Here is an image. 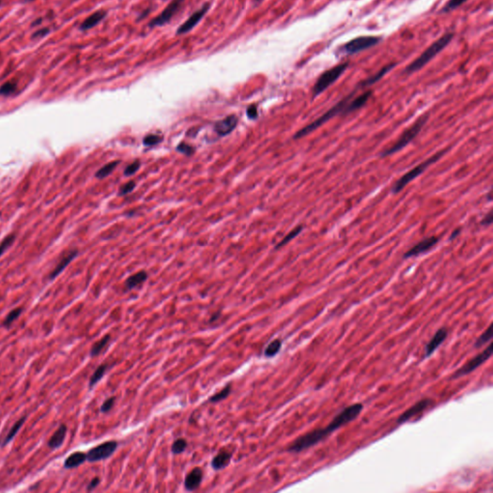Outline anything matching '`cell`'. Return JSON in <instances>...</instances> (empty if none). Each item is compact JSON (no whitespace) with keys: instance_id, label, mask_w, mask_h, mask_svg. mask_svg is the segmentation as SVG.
I'll return each mask as SVG.
<instances>
[{"instance_id":"6da1fadb","label":"cell","mask_w":493,"mask_h":493,"mask_svg":"<svg viewBox=\"0 0 493 493\" xmlns=\"http://www.w3.org/2000/svg\"><path fill=\"white\" fill-rule=\"evenodd\" d=\"M362 410H363V405L360 403H356L351 406H348L347 408L343 409V411L339 412L336 416H334L332 421L326 428L316 429L295 439L288 446L287 451L300 453L313 447L322 440L328 438L329 435H331L336 430L354 421L360 414Z\"/></svg>"},{"instance_id":"7a4b0ae2","label":"cell","mask_w":493,"mask_h":493,"mask_svg":"<svg viewBox=\"0 0 493 493\" xmlns=\"http://www.w3.org/2000/svg\"><path fill=\"white\" fill-rule=\"evenodd\" d=\"M453 38H454L453 33L444 34L442 37L439 38V40L432 43L418 58H416L413 62H411L405 69V72L413 73L420 70L429 62H431V60H433L437 55L439 54L444 48H446L447 45L452 41Z\"/></svg>"},{"instance_id":"3957f363","label":"cell","mask_w":493,"mask_h":493,"mask_svg":"<svg viewBox=\"0 0 493 493\" xmlns=\"http://www.w3.org/2000/svg\"><path fill=\"white\" fill-rule=\"evenodd\" d=\"M355 94H356V91L352 92L349 96L344 97L342 100H340L339 102H337L334 106H332L330 109L328 110L325 114H323L321 117H319L318 119H316L314 122H312V123L307 124L306 126H304L303 128H301V130H299L294 135V139H301V138L304 137V136H307L308 134H310L311 132H313L314 130L318 129L319 127H321L323 124L328 123L329 120H331L335 116H338L340 114H342L343 115V112L345 110V107H346L347 103L354 97Z\"/></svg>"},{"instance_id":"277c9868","label":"cell","mask_w":493,"mask_h":493,"mask_svg":"<svg viewBox=\"0 0 493 493\" xmlns=\"http://www.w3.org/2000/svg\"><path fill=\"white\" fill-rule=\"evenodd\" d=\"M428 118H429L428 114L420 117L415 123L402 133V135L399 137L397 141L390 148H388L383 151V153L381 154V157H385V156H389L391 154H394L398 151L403 150L405 147H407L411 141H413L416 136L420 133V131L422 130V128L424 127L425 124L428 121Z\"/></svg>"},{"instance_id":"5b68a950","label":"cell","mask_w":493,"mask_h":493,"mask_svg":"<svg viewBox=\"0 0 493 493\" xmlns=\"http://www.w3.org/2000/svg\"><path fill=\"white\" fill-rule=\"evenodd\" d=\"M445 152H446V150H442V151L437 152L436 154L429 157L427 160H425L422 163L415 166L413 169H411L410 172L406 173L403 177L399 178L397 181L395 182V184L392 186V192L394 194L401 192L414 178L419 177L429 166L434 164L435 162L439 160L440 157H442L445 154Z\"/></svg>"},{"instance_id":"8992f818","label":"cell","mask_w":493,"mask_h":493,"mask_svg":"<svg viewBox=\"0 0 493 493\" xmlns=\"http://www.w3.org/2000/svg\"><path fill=\"white\" fill-rule=\"evenodd\" d=\"M349 64L344 63L323 72L319 76L318 80L316 81L315 85L313 87V97L320 96L322 93L328 90L332 84L336 82L342 76L343 73L347 70Z\"/></svg>"},{"instance_id":"52a82bcc","label":"cell","mask_w":493,"mask_h":493,"mask_svg":"<svg viewBox=\"0 0 493 493\" xmlns=\"http://www.w3.org/2000/svg\"><path fill=\"white\" fill-rule=\"evenodd\" d=\"M382 41L381 37L377 36H361L357 37L347 43H345L341 47L340 51L346 55L356 54L358 52L364 51L375 46L376 44Z\"/></svg>"},{"instance_id":"ba28073f","label":"cell","mask_w":493,"mask_h":493,"mask_svg":"<svg viewBox=\"0 0 493 493\" xmlns=\"http://www.w3.org/2000/svg\"><path fill=\"white\" fill-rule=\"evenodd\" d=\"M493 344L492 341L490 342V345L477 356H474L472 359H470L468 362H466L465 365H463L461 368L457 370L452 375V379H459L464 376H466L473 372L474 370L477 369L481 366L484 362H486L492 355H493Z\"/></svg>"},{"instance_id":"9c48e42d","label":"cell","mask_w":493,"mask_h":493,"mask_svg":"<svg viewBox=\"0 0 493 493\" xmlns=\"http://www.w3.org/2000/svg\"><path fill=\"white\" fill-rule=\"evenodd\" d=\"M118 448V442L115 440L105 441L99 445H96L87 453V461L90 463H96L110 458Z\"/></svg>"},{"instance_id":"30bf717a","label":"cell","mask_w":493,"mask_h":493,"mask_svg":"<svg viewBox=\"0 0 493 493\" xmlns=\"http://www.w3.org/2000/svg\"><path fill=\"white\" fill-rule=\"evenodd\" d=\"M185 0H172L162 13L154 17L150 22V27H161L168 24L172 18L180 11Z\"/></svg>"},{"instance_id":"8fae6325","label":"cell","mask_w":493,"mask_h":493,"mask_svg":"<svg viewBox=\"0 0 493 493\" xmlns=\"http://www.w3.org/2000/svg\"><path fill=\"white\" fill-rule=\"evenodd\" d=\"M210 7H211V4L209 2L204 4L201 9H199L198 11H196L195 13H193L190 15V17L187 20H185L184 23L181 24L178 28L176 34L177 35H184V34H187V33L191 32L193 28H195V26L205 17V15L209 11Z\"/></svg>"},{"instance_id":"7c38bea8","label":"cell","mask_w":493,"mask_h":493,"mask_svg":"<svg viewBox=\"0 0 493 493\" xmlns=\"http://www.w3.org/2000/svg\"><path fill=\"white\" fill-rule=\"evenodd\" d=\"M433 404V400L430 398H424L412 405L411 408H409L406 411H404L397 419V424L401 425L406 423L407 421L411 420L412 417L416 416L417 414L426 411L429 407H431Z\"/></svg>"},{"instance_id":"4fadbf2b","label":"cell","mask_w":493,"mask_h":493,"mask_svg":"<svg viewBox=\"0 0 493 493\" xmlns=\"http://www.w3.org/2000/svg\"><path fill=\"white\" fill-rule=\"evenodd\" d=\"M438 242H439V237H437V236L427 237V238H425L423 240L419 241L417 244H415L411 248H410L405 253L404 258H406V259L407 258H412V257H416V256H419V255H421L423 253H426L430 249H432V247L436 246Z\"/></svg>"},{"instance_id":"5bb4252c","label":"cell","mask_w":493,"mask_h":493,"mask_svg":"<svg viewBox=\"0 0 493 493\" xmlns=\"http://www.w3.org/2000/svg\"><path fill=\"white\" fill-rule=\"evenodd\" d=\"M447 335H448V331L446 328H440L437 330L435 335L432 337V339L429 342L427 343L425 347L424 354L426 358L430 357L439 349L441 344L445 341Z\"/></svg>"},{"instance_id":"9a60e30c","label":"cell","mask_w":493,"mask_h":493,"mask_svg":"<svg viewBox=\"0 0 493 493\" xmlns=\"http://www.w3.org/2000/svg\"><path fill=\"white\" fill-rule=\"evenodd\" d=\"M238 123V118L235 115H230L214 124V130L220 136H226L232 133Z\"/></svg>"},{"instance_id":"2e32d148","label":"cell","mask_w":493,"mask_h":493,"mask_svg":"<svg viewBox=\"0 0 493 493\" xmlns=\"http://www.w3.org/2000/svg\"><path fill=\"white\" fill-rule=\"evenodd\" d=\"M203 482V470L200 467H195L186 475L184 487L187 491L193 492L197 490Z\"/></svg>"},{"instance_id":"e0dca14e","label":"cell","mask_w":493,"mask_h":493,"mask_svg":"<svg viewBox=\"0 0 493 493\" xmlns=\"http://www.w3.org/2000/svg\"><path fill=\"white\" fill-rule=\"evenodd\" d=\"M372 96V91H367L363 93L360 96H356V98H352L346 105L345 110L343 112V115H348L350 113H353L356 110L362 108L367 101L369 100L370 97Z\"/></svg>"},{"instance_id":"ac0fdd59","label":"cell","mask_w":493,"mask_h":493,"mask_svg":"<svg viewBox=\"0 0 493 493\" xmlns=\"http://www.w3.org/2000/svg\"><path fill=\"white\" fill-rule=\"evenodd\" d=\"M233 455L227 449H222L218 454L212 459L211 466L214 470H223L230 465L232 461Z\"/></svg>"},{"instance_id":"d6986e66","label":"cell","mask_w":493,"mask_h":493,"mask_svg":"<svg viewBox=\"0 0 493 493\" xmlns=\"http://www.w3.org/2000/svg\"><path fill=\"white\" fill-rule=\"evenodd\" d=\"M67 432H68V427L65 424L60 425L59 428L55 431L54 434L49 439L48 446L51 449H58V448H60L63 445V443H64V441L66 439Z\"/></svg>"},{"instance_id":"ffe728a7","label":"cell","mask_w":493,"mask_h":493,"mask_svg":"<svg viewBox=\"0 0 493 493\" xmlns=\"http://www.w3.org/2000/svg\"><path fill=\"white\" fill-rule=\"evenodd\" d=\"M106 15H107L106 11H103V10L96 11L94 14L88 16L83 21L82 24L80 25V30L81 31H88L92 28L96 27V25H98L106 17Z\"/></svg>"},{"instance_id":"44dd1931","label":"cell","mask_w":493,"mask_h":493,"mask_svg":"<svg viewBox=\"0 0 493 493\" xmlns=\"http://www.w3.org/2000/svg\"><path fill=\"white\" fill-rule=\"evenodd\" d=\"M77 254H78V251L73 250V251H70L69 254H67L65 257H63L62 260L60 261L59 264L56 266L54 270L51 272V274H49V279L53 280L59 274H62V272L69 266V263L77 256Z\"/></svg>"},{"instance_id":"7402d4cb","label":"cell","mask_w":493,"mask_h":493,"mask_svg":"<svg viewBox=\"0 0 493 493\" xmlns=\"http://www.w3.org/2000/svg\"><path fill=\"white\" fill-rule=\"evenodd\" d=\"M396 65H397V64H389V65L385 66V67H384V68L381 69V70H379L376 74H374L373 76H371L369 78H367L366 80H364V81H362V82L360 83V84L358 85V87H359V88L368 87V86H372L373 84H375V83L380 81V80L384 77L385 74H387V73H388L391 69H394V68L396 67Z\"/></svg>"},{"instance_id":"603a6c76","label":"cell","mask_w":493,"mask_h":493,"mask_svg":"<svg viewBox=\"0 0 493 493\" xmlns=\"http://www.w3.org/2000/svg\"><path fill=\"white\" fill-rule=\"evenodd\" d=\"M87 461V454L84 452H74L70 454L66 459L64 466L67 469H72L83 465Z\"/></svg>"},{"instance_id":"cb8c5ba5","label":"cell","mask_w":493,"mask_h":493,"mask_svg":"<svg viewBox=\"0 0 493 493\" xmlns=\"http://www.w3.org/2000/svg\"><path fill=\"white\" fill-rule=\"evenodd\" d=\"M148 279V274L145 271L138 272L137 274H132L125 281V287L128 290H132L139 285L143 284Z\"/></svg>"},{"instance_id":"d4e9b609","label":"cell","mask_w":493,"mask_h":493,"mask_svg":"<svg viewBox=\"0 0 493 493\" xmlns=\"http://www.w3.org/2000/svg\"><path fill=\"white\" fill-rule=\"evenodd\" d=\"M26 419H27V417H26V416H23V417H21L20 419H18V420H17V421H16V422L13 425V427L10 429V431L8 432V434H7L6 438L4 439L3 442H2V444H1V446H2V447L6 446L8 443H10V442L13 440L14 437L17 435L18 431L21 429V427H22L23 424L25 423Z\"/></svg>"},{"instance_id":"484cf974","label":"cell","mask_w":493,"mask_h":493,"mask_svg":"<svg viewBox=\"0 0 493 493\" xmlns=\"http://www.w3.org/2000/svg\"><path fill=\"white\" fill-rule=\"evenodd\" d=\"M110 340H111V335L110 334H106L100 340H98L97 342L95 343L92 346V349H91V352H90L91 356L92 357H95V356H99V354L109 344Z\"/></svg>"},{"instance_id":"4316f807","label":"cell","mask_w":493,"mask_h":493,"mask_svg":"<svg viewBox=\"0 0 493 493\" xmlns=\"http://www.w3.org/2000/svg\"><path fill=\"white\" fill-rule=\"evenodd\" d=\"M493 324H491L489 326V328L486 329L479 337L477 338V340L474 343V348H481L483 347L484 345H486V343L491 342L492 339L493 337Z\"/></svg>"},{"instance_id":"83f0119b","label":"cell","mask_w":493,"mask_h":493,"mask_svg":"<svg viewBox=\"0 0 493 493\" xmlns=\"http://www.w3.org/2000/svg\"><path fill=\"white\" fill-rule=\"evenodd\" d=\"M107 369H108L107 364H101L96 368V371L94 372V374L92 375V377L90 379V382H89L90 388H93L103 378V376L105 375Z\"/></svg>"},{"instance_id":"f1b7e54d","label":"cell","mask_w":493,"mask_h":493,"mask_svg":"<svg viewBox=\"0 0 493 493\" xmlns=\"http://www.w3.org/2000/svg\"><path fill=\"white\" fill-rule=\"evenodd\" d=\"M302 230H303V227H302L301 225L298 226V227H296L295 229H293V230H292L290 233H288L287 235H285V237H284V238H283V239H282V240H281V241H280V242H279V243L275 246V249H278V248H280V247L285 246V245L288 244L291 240H293L294 238H296V237H297V236H298V235H299V234L302 232Z\"/></svg>"},{"instance_id":"f546056e","label":"cell","mask_w":493,"mask_h":493,"mask_svg":"<svg viewBox=\"0 0 493 493\" xmlns=\"http://www.w3.org/2000/svg\"><path fill=\"white\" fill-rule=\"evenodd\" d=\"M281 347H282L281 340L275 339L267 346V348L264 352V355L266 357H273V356H276L280 352Z\"/></svg>"},{"instance_id":"4dcf8cb0","label":"cell","mask_w":493,"mask_h":493,"mask_svg":"<svg viewBox=\"0 0 493 493\" xmlns=\"http://www.w3.org/2000/svg\"><path fill=\"white\" fill-rule=\"evenodd\" d=\"M119 164V161L116 160V161H112V162H109L106 165H104L102 168H100L97 172L96 173V177L97 178H107L108 176H110L112 174V172L116 169V167Z\"/></svg>"},{"instance_id":"1f68e13d","label":"cell","mask_w":493,"mask_h":493,"mask_svg":"<svg viewBox=\"0 0 493 493\" xmlns=\"http://www.w3.org/2000/svg\"><path fill=\"white\" fill-rule=\"evenodd\" d=\"M22 311L23 310L20 307H17V308L13 309L8 315L6 316V318L4 319V321L2 323V326L5 327V328H10L13 325L14 321H16L19 318V316L21 315Z\"/></svg>"},{"instance_id":"d6a6232c","label":"cell","mask_w":493,"mask_h":493,"mask_svg":"<svg viewBox=\"0 0 493 493\" xmlns=\"http://www.w3.org/2000/svg\"><path fill=\"white\" fill-rule=\"evenodd\" d=\"M231 391H232V385L230 384H227V385H226V386H225V387H224V388H223L220 392L216 393V394H214L213 396H211V397L209 398V399H208V401H209V402H211V403H217V402H221V401L225 400L226 398L228 397V396L230 395Z\"/></svg>"},{"instance_id":"836d02e7","label":"cell","mask_w":493,"mask_h":493,"mask_svg":"<svg viewBox=\"0 0 493 493\" xmlns=\"http://www.w3.org/2000/svg\"><path fill=\"white\" fill-rule=\"evenodd\" d=\"M17 89V86L14 82L4 83L0 87V96H9L14 95Z\"/></svg>"},{"instance_id":"e575fe53","label":"cell","mask_w":493,"mask_h":493,"mask_svg":"<svg viewBox=\"0 0 493 493\" xmlns=\"http://www.w3.org/2000/svg\"><path fill=\"white\" fill-rule=\"evenodd\" d=\"M163 141V136L158 134H148L143 139V143L147 147H152L160 144Z\"/></svg>"},{"instance_id":"d590c367","label":"cell","mask_w":493,"mask_h":493,"mask_svg":"<svg viewBox=\"0 0 493 493\" xmlns=\"http://www.w3.org/2000/svg\"><path fill=\"white\" fill-rule=\"evenodd\" d=\"M467 0H449L446 5L442 8L440 13H448L458 9L460 6L465 4Z\"/></svg>"},{"instance_id":"8d00e7d4","label":"cell","mask_w":493,"mask_h":493,"mask_svg":"<svg viewBox=\"0 0 493 493\" xmlns=\"http://www.w3.org/2000/svg\"><path fill=\"white\" fill-rule=\"evenodd\" d=\"M187 448V441L184 439H178L172 445V452L175 455H178L184 452Z\"/></svg>"},{"instance_id":"74e56055","label":"cell","mask_w":493,"mask_h":493,"mask_svg":"<svg viewBox=\"0 0 493 493\" xmlns=\"http://www.w3.org/2000/svg\"><path fill=\"white\" fill-rule=\"evenodd\" d=\"M14 239H15V237H14V234H11V235H8L0 243V257L3 255V253L6 251V249L14 243Z\"/></svg>"},{"instance_id":"f35d334b","label":"cell","mask_w":493,"mask_h":493,"mask_svg":"<svg viewBox=\"0 0 493 493\" xmlns=\"http://www.w3.org/2000/svg\"><path fill=\"white\" fill-rule=\"evenodd\" d=\"M141 167V162L139 160H135L134 162H132L131 164L128 165L125 170H124V175L125 176H132L134 175L135 173H137Z\"/></svg>"},{"instance_id":"ab89813d","label":"cell","mask_w":493,"mask_h":493,"mask_svg":"<svg viewBox=\"0 0 493 493\" xmlns=\"http://www.w3.org/2000/svg\"><path fill=\"white\" fill-rule=\"evenodd\" d=\"M177 151L183 153V154H185V155H192V154L195 153L196 150H195L194 147L188 145V144H186V143H180L178 147H177Z\"/></svg>"},{"instance_id":"60d3db41","label":"cell","mask_w":493,"mask_h":493,"mask_svg":"<svg viewBox=\"0 0 493 493\" xmlns=\"http://www.w3.org/2000/svg\"><path fill=\"white\" fill-rule=\"evenodd\" d=\"M135 186H136V183L133 180L124 183L123 186L120 188V195L121 196H124L126 194H129V193L132 192L134 190Z\"/></svg>"},{"instance_id":"b9f144b4","label":"cell","mask_w":493,"mask_h":493,"mask_svg":"<svg viewBox=\"0 0 493 493\" xmlns=\"http://www.w3.org/2000/svg\"><path fill=\"white\" fill-rule=\"evenodd\" d=\"M115 401H116V398L114 397V396L108 398V399H107L106 401H104V403L101 405V407H100V411L105 413V412H108V411H111V410H112V408H113V407H114V405H115Z\"/></svg>"},{"instance_id":"7bdbcfd3","label":"cell","mask_w":493,"mask_h":493,"mask_svg":"<svg viewBox=\"0 0 493 493\" xmlns=\"http://www.w3.org/2000/svg\"><path fill=\"white\" fill-rule=\"evenodd\" d=\"M246 115H247V118L249 120H255L257 119L258 117V109H257V106L256 105H250L247 109H246Z\"/></svg>"},{"instance_id":"ee69618b","label":"cell","mask_w":493,"mask_h":493,"mask_svg":"<svg viewBox=\"0 0 493 493\" xmlns=\"http://www.w3.org/2000/svg\"><path fill=\"white\" fill-rule=\"evenodd\" d=\"M48 34H49V29H47V28H43V29H41V30L36 31V32L32 35V38H33V39H36V38H42V37H44V36H46V35H48Z\"/></svg>"},{"instance_id":"f6af8a7d","label":"cell","mask_w":493,"mask_h":493,"mask_svg":"<svg viewBox=\"0 0 493 493\" xmlns=\"http://www.w3.org/2000/svg\"><path fill=\"white\" fill-rule=\"evenodd\" d=\"M493 220V211H490V212H489V213H488V214H487V215L483 218V220L481 221V224H482V225H484V226H490V225H492Z\"/></svg>"},{"instance_id":"bcb514c9","label":"cell","mask_w":493,"mask_h":493,"mask_svg":"<svg viewBox=\"0 0 493 493\" xmlns=\"http://www.w3.org/2000/svg\"><path fill=\"white\" fill-rule=\"evenodd\" d=\"M99 483H100V479H99L98 477L94 478V479L92 480V481L90 482V484L88 485L87 490H88V491H93V490H95L96 487L99 485Z\"/></svg>"},{"instance_id":"7dc6e473","label":"cell","mask_w":493,"mask_h":493,"mask_svg":"<svg viewBox=\"0 0 493 493\" xmlns=\"http://www.w3.org/2000/svg\"><path fill=\"white\" fill-rule=\"evenodd\" d=\"M461 233V229H456L454 232H453L451 236H450V240H452L454 238H456L459 234Z\"/></svg>"},{"instance_id":"c3c4849f","label":"cell","mask_w":493,"mask_h":493,"mask_svg":"<svg viewBox=\"0 0 493 493\" xmlns=\"http://www.w3.org/2000/svg\"><path fill=\"white\" fill-rule=\"evenodd\" d=\"M218 315H219V313H216V314H214V315H213V317H211V319H210V322H213V321H215L216 319H218V318H219V316Z\"/></svg>"},{"instance_id":"681fc988","label":"cell","mask_w":493,"mask_h":493,"mask_svg":"<svg viewBox=\"0 0 493 493\" xmlns=\"http://www.w3.org/2000/svg\"><path fill=\"white\" fill-rule=\"evenodd\" d=\"M255 1H261V0H255Z\"/></svg>"},{"instance_id":"f907efd6","label":"cell","mask_w":493,"mask_h":493,"mask_svg":"<svg viewBox=\"0 0 493 493\" xmlns=\"http://www.w3.org/2000/svg\"><path fill=\"white\" fill-rule=\"evenodd\" d=\"M28 1H33V0H28Z\"/></svg>"},{"instance_id":"816d5d0a","label":"cell","mask_w":493,"mask_h":493,"mask_svg":"<svg viewBox=\"0 0 493 493\" xmlns=\"http://www.w3.org/2000/svg\"><path fill=\"white\" fill-rule=\"evenodd\" d=\"M0 4H1V3H0Z\"/></svg>"}]
</instances>
